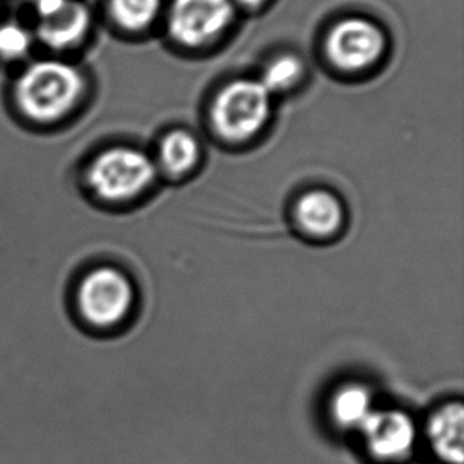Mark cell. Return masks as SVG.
<instances>
[{"label":"cell","mask_w":464,"mask_h":464,"mask_svg":"<svg viewBox=\"0 0 464 464\" xmlns=\"http://www.w3.org/2000/svg\"><path fill=\"white\" fill-rule=\"evenodd\" d=\"M82 92L80 72L61 61H40L23 72L16 84L19 107L37 121H53L72 110Z\"/></svg>","instance_id":"obj_1"},{"label":"cell","mask_w":464,"mask_h":464,"mask_svg":"<svg viewBox=\"0 0 464 464\" xmlns=\"http://www.w3.org/2000/svg\"><path fill=\"white\" fill-rule=\"evenodd\" d=\"M271 94L258 80H239L220 91L213 105V124L227 140H247L270 118Z\"/></svg>","instance_id":"obj_2"},{"label":"cell","mask_w":464,"mask_h":464,"mask_svg":"<svg viewBox=\"0 0 464 464\" xmlns=\"http://www.w3.org/2000/svg\"><path fill=\"white\" fill-rule=\"evenodd\" d=\"M156 167L145 152L132 148H114L95 159L89 169L91 188L102 198L129 200L151 186Z\"/></svg>","instance_id":"obj_3"},{"label":"cell","mask_w":464,"mask_h":464,"mask_svg":"<svg viewBox=\"0 0 464 464\" xmlns=\"http://www.w3.org/2000/svg\"><path fill=\"white\" fill-rule=\"evenodd\" d=\"M132 303V284L114 268L92 271L80 290L82 314L99 326L118 324L130 311Z\"/></svg>","instance_id":"obj_4"},{"label":"cell","mask_w":464,"mask_h":464,"mask_svg":"<svg viewBox=\"0 0 464 464\" xmlns=\"http://www.w3.org/2000/svg\"><path fill=\"white\" fill-rule=\"evenodd\" d=\"M233 14L230 0H175L169 31L178 42L200 46L218 37Z\"/></svg>","instance_id":"obj_5"},{"label":"cell","mask_w":464,"mask_h":464,"mask_svg":"<svg viewBox=\"0 0 464 464\" xmlns=\"http://www.w3.org/2000/svg\"><path fill=\"white\" fill-rule=\"evenodd\" d=\"M385 38L377 25L364 19L341 21L326 40V53L333 63L344 70H360L379 59Z\"/></svg>","instance_id":"obj_6"},{"label":"cell","mask_w":464,"mask_h":464,"mask_svg":"<svg viewBox=\"0 0 464 464\" xmlns=\"http://www.w3.org/2000/svg\"><path fill=\"white\" fill-rule=\"evenodd\" d=\"M360 431L368 452L379 461L389 463L406 459L417 438L412 419L396 409L372 411Z\"/></svg>","instance_id":"obj_7"},{"label":"cell","mask_w":464,"mask_h":464,"mask_svg":"<svg viewBox=\"0 0 464 464\" xmlns=\"http://www.w3.org/2000/svg\"><path fill=\"white\" fill-rule=\"evenodd\" d=\"M428 440L434 453L447 464H463L464 409L452 402L438 409L428 421Z\"/></svg>","instance_id":"obj_8"},{"label":"cell","mask_w":464,"mask_h":464,"mask_svg":"<svg viewBox=\"0 0 464 464\" xmlns=\"http://www.w3.org/2000/svg\"><path fill=\"white\" fill-rule=\"evenodd\" d=\"M89 21L91 14L84 4L78 0H67L59 10L40 18L37 35L50 48L63 50L84 37Z\"/></svg>","instance_id":"obj_9"},{"label":"cell","mask_w":464,"mask_h":464,"mask_svg":"<svg viewBox=\"0 0 464 464\" xmlns=\"http://www.w3.org/2000/svg\"><path fill=\"white\" fill-rule=\"evenodd\" d=\"M296 218L306 232L324 237L338 230L343 222V205L330 192L314 190L298 201Z\"/></svg>","instance_id":"obj_10"},{"label":"cell","mask_w":464,"mask_h":464,"mask_svg":"<svg viewBox=\"0 0 464 464\" xmlns=\"http://www.w3.org/2000/svg\"><path fill=\"white\" fill-rule=\"evenodd\" d=\"M372 414V395L360 383H351L339 389L332 400L333 420L343 428H362Z\"/></svg>","instance_id":"obj_11"},{"label":"cell","mask_w":464,"mask_h":464,"mask_svg":"<svg viewBox=\"0 0 464 464\" xmlns=\"http://www.w3.org/2000/svg\"><path fill=\"white\" fill-rule=\"evenodd\" d=\"M200 157V148L197 140L188 132L176 130L163 139L160 145V162L163 169L182 175L194 167Z\"/></svg>","instance_id":"obj_12"},{"label":"cell","mask_w":464,"mask_h":464,"mask_svg":"<svg viewBox=\"0 0 464 464\" xmlns=\"http://www.w3.org/2000/svg\"><path fill=\"white\" fill-rule=\"evenodd\" d=\"M114 19L126 29H141L156 18L160 0H110Z\"/></svg>","instance_id":"obj_13"},{"label":"cell","mask_w":464,"mask_h":464,"mask_svg":"<svg viewBox=\"0 0 464 464\" xmlns=\"http://www.w3.org/2000/svg\"><path fill=\"white\" fill-rule=\"evenodd\" d=\"M303 65L296 57L281 56L265 69L262 84L270 91V94L283 92L292 88L302 76Z\"/></svg>","instance_id":"obj_14"},{"label":"cell","mask_w":464,"mask_h":464,"mask_svg":"<svg viewBox=\"0 0 464 464\" xmlns=\"http://www.w3.org/2000/svg\"><path fill=\"white\" fill-rule=\"evenodd\" d=\"M32 37L24 27L16 23L0 25V57L19 59L31 48Z\"/></svg>","instance_id":"obj_15"},{"label":"cell","mask_w":464,"mask_h":464,"mask_svg":"<svg viewBox=\"0 0 464 464\" xmlns=\"http://www.w3.org/2000/svg\"><path fill=\"white\" fill-rule=\"evenodd\" d=\"M65 2H67V0H35V6H37L40 18H44V16H48L51 13L59 10Z\"/></svg>","instance_id":"obj_16"},{"label":"cell","mask_w":464,"mask_h":464,"mask_svg":"<svg viewBox=\"0 0 464 464\" xmlns=\"http://www.w3.org/2000/svg\"><path fill=\"white\" fill-rule=\"evenodd\" d=\"M241 4H245V5H258V4H262L264 0H239Z\"/></svg>","instance_id":"obj_17"}]
</instances>
